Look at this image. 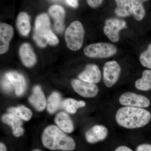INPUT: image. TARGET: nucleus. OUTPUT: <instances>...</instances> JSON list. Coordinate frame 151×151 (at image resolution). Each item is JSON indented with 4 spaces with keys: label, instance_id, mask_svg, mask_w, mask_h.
Wrapping results in <instances>:
<instances>
[{
    "label": "nucleus",
    "instance_id": "473e14b6",
    "mask_svg": "<svg viewBox=\"0 0 151 151\" xmlns=\"http://www.w3.org/2000/svg\"><path fill=\"white\" fill-rule=\"evenodd\" d=\"M0 151H7L5 145L2 143L0 144Z\"/></svg>",
    "mask_w": 151,
    "mask_h": 151
},
{
    "label": "nucleus",
    "instance_id": "2eb2a0df",
    "mask_svg": "<svg viewBox=\"0 0 151 151\" xmlns=\"http://www.w3.org/2000/svg\"><path fill=\"white\" fill-rule=\"evenodd\" d=\"M29 102L38 111H43L47 105L45 96L39 86H36L33 90L32 95L29 97Z\"/></svg>",
    "mask_w": 151,
    "mask_h": 151
},
{
    "label": "nucleus",
    "instance_id": "39448f33",
    "mask_svg": "<svg viewBox=\"0 0 151 151\" xmlns=\"http://www.w3.org/2000/svg\"><path fill=\"white\" fill-rule=\"evenodd\" d=\"M50 21L46 14L39 15L36 19L33 38L36 43L41 47L47 45L46 36L50 29Z\"/></svg>",
    "mask_w": 151,
    "mask_h": 151
},
{
    "label": "nucleus",
    "instance_id": "f8f14e48",
    "mask_svg": "<svg viewBox=\"0 0 151 151\" xmlns=\"http://www.w3.org/2000/svg\"><path fill=\"white\" fill-rule=\"evenodd\" d=\"M78 78L82 81L95 84L100 82L101 80V71L97 65L89 64L79 74Z\"/></svg>",
    "mask_w": 151,
    "mask_h": 151
},
{
    "label": "nucleus",
    "instance_id": "6e6552de",
    "mask_svg": "<svg viewBox=\"0 0 151 151\" xmlns=\"http://www.w3.org/2000/svg\"><path fill=\"white\" fill-rule=\"evenodd\" d=\"M127 28L126 22L121 19L110 18L105 22L103 30L105 35L113 42L119 40V32L121 30Z\"/></svg>",
    "mask_w": 151,
    "mask_h": 151
},
{
    "label": "nucleus",
    "instance_id": "f03ea898",
    "mask_svg": "<svg viewBox=\"0 0 151 151\" xmlns=\"http://www.w3.org/2000/svg\"><path fill=\"white\" fill-rule=\"evenodd\" d=\"M42 141L46 148L51 150L72 151L75 149V141L70 136L54 125H50L44 130Z\"/></svg>",
    "mask_w": 151,
    "mask_h": 151
},
{
    "label": "nucleus",
    "instance_id": "423d86ee",
    "mask_svg": "<svg viewBox=\"0 0 151 151\" xmlns=\"http://www.w3.org/2000/svg\"><path fill=\"white\" fill-rule=\"evenodd\" d=\"M119 103L124 106L136 108H147L150 105V101L147 97L132 92L122 94L119 98Z\"/></svg>",
    "mask_w": 151,
    "mask_h": 151
},
{
    "label": "nucleus",
    "instance_id": "cd10ccee",
    "mask_svg": "<svg viewBox=\"0 0 151 151\" xmlns=\"http://www.w3.org/2000/svg\"><path fill=\"white\" fill-rule=\"evenodd\" d=\"M46 39L47 43L51 45H54L57 44L58 42V40L55 35L52 31H50L46 36Z\"/></svg>",
    "mask_w": 151,
    "mask_h": 151
},
{
    "label": "nucleus",
    "instance_id": "4468645a",
    "mask_svg": "<svg viewBox=\"0 0 151 151\" xmlns=\"http://www.w3.org/2000/svg\"><path fill=\"white\" fill-rule=\"evenodd\" d=\"M2 120L5 124L12 127L13 134L15 137H18L23 134L24 130L22 127V122L18 117L9 113L4 115Z\"/></svg>",
    "mask_w": 151,
    "mask_h": 151
},
{
    "label": "nucleus",
    "instance_id": "4be33fe9",
    "mask_svg": "<svg viewBox=\"0 0 151 151\" xmlns=\"http://www.w3.org/2000/svg\"><path fill=\"white\" fill-rule=\"evenodd\" d=\"M9 113L25 121H28L31 119L32 113L29 108L24 105L17 107H12L8 109Z\"/></svg>",
    "mask_w": 151,
    "mask_h": 151
},
{
    "label": "nucleus",
    "instance_id": "f3484780",
    "mask_svg": "<svg viewBox=\"0 0 151 151\" xmlns=\"http://www.w3.org/2000/svg\"><path fill=\"white\" fill-rule=\"evenodd\" d=\"M6 74L12 84L16 94L17 96H21L23 94L26 85L24 76L16 72H9Z\"/></svg>",
    "mask_w": 151,
    "mask_h": 151
},
{
    "label": "nucleus",
    "instance_id": "f257e3e1",
    "mask_svg": "<svg viewBox=\"0 0 151 151\" xmlns=\"http://www.w3.org/2000/svg\"><path fill=\"white\" fill-rule=\"evenodd\" d=\"M151 113L143 108L125 106L116 113V120L119 126L128 129L145 127L150 122Z\"/></svg>",
    "mask_w": 151,
    "mask_h": 151
},
{
    "label": "nucleus",
    "instance_id": "a211bd4d",
    "mask_svg": "<svg viewBox=\"0 0 151 151\" xmlns=\"http://www.w3.org/2000/svg\"><path fill=\"white\" fill-rule=\"evenodd\" d=\"M55 122L60 130L67 133L73 132L74 127L72 120L65 112L58 113L55 119Z\"/></svg>",
    "mask_w": 151,
    "mask_h": 151
},
{
    "label": "nucleus",
    "instance_id": "20e7f679",
    "mask_svg": "<svg viewBox=\"0 0 151 151\" xmlns=\"http://www.w3.org/2000/svg\"><path fill=\"white\" fill-rule=\"evenodd\" d=\"M84 53L91 58H108L116 54L117 49L112 44L99 42L89 45L84 49Z\"/></svg>",
    "mask_w": 151,
    "mask_h": 151
},
{
    "label": "nucleus",
    "instance_id": "6ab92c4d",
    "mask_svg": "<svg viewBox=\"0 0 151 151\" xmlns=\"http://www.w3.org/2000/svg\"><path fill=\"white\" fill-rule=\"evenodd\" d=\"M17 27L22 35L27 36L31 30L29 17L26 13L22 12L18 16Z\"/></svg>",
    "mask_w": 151,
    "mask_h": 151
},
{
    "label": "nucleus",
    "instance_id": "2f4dec72",
    "mask_svg": "<svg viewBox=\"0 0 151 151\" xmlns=\"http://www.w3.org/2000/svg\"><path fill=\"white\" fill-rule=\"evenodd\" d=\"M115 151H133L132 149L125 146H121L118 147Z\"/></svg>",
    "mask_w": 151,
    "mask_h": 151
},
{
    "label": "nucleus",
    "instance_id": "9b49d317",
    "mask_svg": "<svg viewBox=\"0 0 151 151\" xmlns=\"http://www.w3.org/2000/svg\"><path fill=\"white\" fill-rule=\"evenodd\" d=\"M14 35V30L10 25H0V53L3 54L8 50L9 42Z\"/></svg>",
    "mask_w": 151,
    "mask_h": 151
},
{
    "label": "nucleus",
    "instance_id": "ddd939ff",
    "mask_svg": "<svg viewBox=\"0 0 151 151\" xmlns=\"http://www.w3.org/2000/svg\"><path fill=\"white\" fill-rule=\"evenodd\" d=\"M49 14L54 19V27L57 32L60 33L64 30V19L65 16V12L64 9L61 6H52L49 9Z\"/></svg>",
    "mask_w": 151,
    "mask_h": 151
},
{
    "label": "nucleus",
    "instance_id": "1a4fd4ad",
    "mask_svg": "<svg viewBox=\"0 0 151 151\" xmlns=\"http://www.w3.org/2000/svg\"><path fill=\"white\" fill-rule=\"evenodd\" d=\"M71 86L76 93L86 98L95 97L99 92L97 85L80 79H73L71 81Z\"/></svg>",
    "mask_w": 151,
    "mask_h": 151
},
{
    "label": "nucleus",
    "instance_id": "0eeeda50",
    "mask_svg": "<svg viewBox=\"0 0 151 151\" xmlns=\"http://www.w3.org/2000/svg\"><path fill=\"white\" fill-rule=\"evenodd\" d=\"M121 68L115 60L105 63L103 67V81L105 86L111 88L119 80Z\"/></svg>",
    "mask_w": 151,
    "mask_h": 151
},
{
    "label": "nucleus",
    "instance_id": "bb28decb",
    "mask_svg": "<svg viewBox=\"0 0 151 151\" xmlns=\"http://www.w3.org/2000/svg\"><path fill=\"white\" fill-rule=\"evenodd\" d=\"M1 86L5 92L8 93L12 91L13 86L6 74L3 76L1 81Z\"/></svg>",
    "mask_w": 151,
    "mask_h": 151
},
{
    "label": "nucleus",
    "instance_id": "c756f323",
    "mask_svg": "<svg viewBox=\"0 0 151 151\" xmlns=\"http://www.w3.org/2000/svg\"><path fill=\"white\" fill-rule=\"evenodd\" d=\"M136 151H151V145L145 144L138 146Z\"/></svg>",
    "mask_w": 151,
    "mask_h": 151
},
{
    "label": "nucleus",
    "instance_id": "7ed1b4c3",
    "mask_svg": "<svg viewBox=\"0 0 151 151\" xmlns=\"http://www.w3.org/2000/svg\"><path fill=\"white\" fill-rule=\"evenodd\" d=\"M84 36V29L81 23L77 21L73 22L65 31L68 47L73 51L80 49L83 45Z\"/></svg>",
    "mask_w": 151,
    "mask_h": 151
},
{
    "label": "nucleus",
    "instance_id": "f704fd0d",
    "mask_svg": "<svg viewBox=\"0 0 151 151\" xmlns=\"http://www.w3.org/2000/svg\"><path fill=\"white\" fill-rule=\"evenodd\" d=\"M148 1V0H143V1H144V2L146 1Z\"/></svg>",
    "mask_w": 151,
    "mask_h": 151
},
{
    "label": "nucleus",
    "instance_id": "72a5a7b5",
    "mask_svg": "<svg viewBox=\"0 0 151 151\" xmlns=\"http://www.w3.org/2000/svg\"><path fill=\"white\" fill-rule=\"evenodd\" d=\"M34 151H41V150H35Z\"/></svg>",
    "mask_w": 151,
    "mask_h": 151
},
{
    "label": "nucleus",
    "instance_id": "c85d7f7f",
    "mask_svg": "<svg viewBox=\"0 0 151 151\" xmlns=\"http://www.w3.org/2000/svg\"><path fill=\"white\" fill-rule=\"evenodd\" d=\"M103 1V0H87L89 5L93 8L99 6L102 4Z\"/></svg>",
    "mask_w": 151,
    "mask_h": 151
},
{
    "label": "nucleus",
    "instance_id": "9d476101",
    "mask_svg": "<svg viewBox=\"0 0 151 151\" xmlns=\"http://www.w3.org/2000/svg\"><path fill=\"white\" fill-rule=\"evenodd\" d=\"M108 129L103 125H95L87 131L85 138L88 142L94 144L104 140L108 136Z\"/></svg>",
    "mask_w": 151,
    "mask_h": 151
},
{
    "label": "nucleus",
    "instance_id": "a878e982",
    "mask_svg": "<svg viewBox=\"0 0 151 151\" xmlns=\"http://www.w3.org/2000/svg\"><path fill=\"white\" fill-rule=\"evenodd\" d=\"M139 60L143 66L151 69V44L149 45L147 50L141 53Z\"/></svg>",
    "mask_w": 151,
    "mask_h": 151
},
{
    "label": "nucleus",
    "instance_id": "412c9836",
    "mask_svg": "<svg viewBox=\"0 0 151 151\" xmlns=\"http://www.w3.org/2000/svg\"><path fill=\"white\" fill-rule=\"evenodd\" d=\"M135 87L142 91H149L151 89V70H145L143 71L142 78L135 82Z\"/></svg>",
    "mask_w": 151,
    "mask_h": 151
},
{
    "label": "nucleus",
    "instance_id": "5701e85b",
    "mask_svg": "<svg viewBox=\"0 0 151 151\" xmlns=\"http://www.w3.org/2000/svg\"><path fill=\"white\" fill-rule=\"evenodd\" d=\"M62 105L63 108L67 112L73 114L76 113L78 108L85 107L86 103L81 100L77 101L72 98H68L63 101Z\"/></svg>",
    "mask_w": 151,
    "mask_h": 151
},
{
    "label": "nucleus",
    "instance_id": "b1692460",
    "mask_svg": "<svg viewBox=\"0 0 151 151\" xmlns=\"http://www.w3.org/2000/svg\"><path fill=\"white\" fill-rule=\"evenodd\" d=\"M143 0H131L132 14L134 17L138 21H141L145 15Z\"/></svg>",
    "mask_w": 151,
    "mask_h": 151
},
{
    "label": "nucleus",
    "instance_id": "393cba45",
    "mask_svg": "<svg viewBox=\"0 0 151 151\" xmlns=\"http://www.w3.org/2000/svg\"><path fill=\"white\" fill-rule=\"evenodd\" d=\"M61 101V96L58 92H54L52 93L47 100V108L50 114L55 113L58 108Z\"/></svg>",
    "mask_w": 151,
    "mask_h": 151
},
{
    "label": "nucleus",
    "instance_id": "7c9ffc66",
    "mask_svg": "<svg viewBox=\"0 0 151 151\" xmlns=\"http://www.w3.org/2000/svg\"><path fill=\"white\" fill-rule=\"evenodd\" d=\"M68 4L73 7L76 8L78 6L77 0H65Z\"/></svg>",
    "mask_w": 151,
    "mask_h": 151
},
{
    "label": "nucleus",
    "instance_id": "aec40b11",
    "mask_svg": "<svg viewBox=\"0 0 151 151\" xmlns=\"http://www.w3.org/2000/svg\"><path fill=\"white\" fill-rule=\"evenodd\" d=\"M117 7L115 12L118 16L125 17L132 14L131 0H115Z\"/></svg>",
    "mask_w": 151,
    "mask_h": 151
},
{
    "label": "nucleus",
    "instance_id": "dca6fc26",
    "mask_svg": "<svg viewBox=\"0 0 151 151\" xmlns=\"http://www.w3.org/2000/svg\"><path fill=\"white\" fill-rule=\"evenodd\" d=\"M19 53L22 62L26 66L31 67L35 64L36 61L35 55L29 44L25 43L22 45Z\"/></svg>",
    "mask_w": 151,
    "mask_h": 151
}]
</instances>
